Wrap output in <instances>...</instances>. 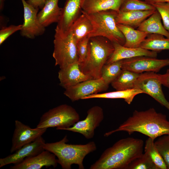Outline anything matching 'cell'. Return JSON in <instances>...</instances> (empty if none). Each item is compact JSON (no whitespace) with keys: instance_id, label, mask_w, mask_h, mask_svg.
Segmentation results:
<instances>
[{"instance_id":"cell-1","label":"cell","mask_w":169,"mask_h":169,"mask_svg":"<svg viewBox=\"0 0 169 169\" xmlns=\"http://www.w3.org/2000/svg\"><path fill=\"white\" fill-rule=\"evenodd\" d=\"M124 131L129 135L141 133L154 140L163 135L169 134V121L166 115L156 112L153 108L144 111L135 110L131 116L116 129L104 135L108 137L116 132Z\"/></svg>"},{"instance_id":"cell-2","label":"cell","mask_w":169,"mask_h":169,"mask_svg":"<svg viewBox=\"0 0 169 169\" xmlns=\"http://www.w3.org/2000/svg\"><path fill=\"white\" fill-rule=\"evenodd\" d=\"M144 142L131 137L120 139L105 149L90 169H127L130 164L143 154Z\"/></svg>"},{"instance_id":"cell-3","label":"cell","mask_w":169,"mask_h":169,"mask_svg":"<svg viewBox=\"0 0 169 169\" xmlns=\"http://www.w3.org/2000/svg\"><path fill=\"white\" fill-rule=\"evenodd\" d=\"M66 135L61 140L54 142L45 143L44 149L54 154L58 163L63 169H71L73 164H77L79 169H84L83 161L85 156L95 151L97 147L94 141L85 144H71Z\"/></svg>"},{"instance_id":"cell-4","label":"cell","mask_w":169,"mask_h":169,"mask_svg":"<svg viewBox=\"0 0 169 169\" xmlns=\"http://www.w3.org/2000/svg\"><path fill=\"white\" fill-rule=\"evenodd\" d=\"M114 50L112 43L107 38L101 36L90 37L86 58L79 64L80 70L92 79L101 78L103 67Z\"/></svg>"},{"instance_id":"cell-5","label":"cell","mask_w":169,"mask_h":169,"mask_svg":"<svg viewBox=\"0 0 169 169\" xmlns=\"http://www.w3.org/2000/svg\"><path fill=\"white\" fill-rule=\"evenodd\" d=\"M118 12L115 10H109L87 14L82 12L90 19L93 25V30L89 37L103 36L112 43L124 46L125 38L115 21Z\"/></svg>"},{"instance_id":"cell-6","label":"cell","mask_w":169,"mask_h":169,"mask_svg":"<svg viewBox=\"0 0 169 169\" xmlns=\"http://www.w3.org/2000/svg\"><path fill=\"white\" fill-rule=\"evenodd\" d=\"M55 31L53 56L55 60V65L61 68L78 62L77 42L71 32L69 30L64 32L57 27Z\"/></svg>"},{"instance_id":"cell-7","label":"cell","mask_w":169,"mask_h":169,"mask_svg":"<svg viewBox=\"0 0 169 169\" xmlns=\"http://www.w3.org/2000/svg\"><path fill=\"white\" fill-rule=\"evenodd\" d=\"M80 116L76 110L67 104H62L50 109L40 117L38 128L56 127V129L70 127L79 121Z\"/></svg>"},{"instance_id":"cell-8","label":"cell","mask_w":169,"mask_h":169,"mask_svg":"<svg viewBox=\"0 0 169 169\" xmlns=\"http://www.w3.org/2000/svg\"><path fill=\"white\" fill-rule=\"evenodd\" d=\"M161 85L158 74L151 71L146 72L140 74L133 89L140 90L142 93L150 95L169 111V102L165 97Z\"/></svg>"},{"instance_id":"cell-9","label":"cell","mask_w":169,"mask_h":169,"mask_svg":"<svg viewBox=\"0 0 169 169\" xmlns=\"http://www.w3.org/2000/svg\"><path fill=\"white\" fill-rule=\"evenodd\" d=\"M169 65V59H159L155 57L140 56L123 59L122 69L138 74L143 72H158Z\"/></svg>"},{"instance_id":"cell-10","label":"cell","mask_w":169,"mask_h":169,"mask_svg":"<svg viewBox=\"0 0 169 169\" xmlns=\"http://www.w3.org/2000/svg\"><path fill=\"white\" fill-rule=\"evenodd\" d=\"M104 118L102 108L99 106H95L88 110L87 116L84 120H79L72 126L61 130L79 133L86 139H91L94 137L95 130L100 125Z\"/></svg>"},{"instance_id":"cell-11","label":"cell","mask_w":169,"mask_h":169,"mask_svg":"<svg viewBox=\"0 0 169 169\" xmlns=\"http://www.w3.org/2000/svg\"><path fill=\"white\" fill-rule=\"evenodd\" d=\"M109 85L101 78L89 79L65 89L64 95L72 102L90 95L107 90Z\"/></svg>"},{"instance_id":"cell-12","label":"cell","mask_w":169,"mask_h":169,"mask_svg":"<svg viewBox=\"0 0 169 169\" xmlns=\"http://www.w3.org/2000/svg\"><path fill=\"white\" fill-rule=\"evenodd\" d=\"M15 128L12 141L10 152L13 153L23 146L36 140L46 131V128H32L20 121H15Z\"/></svg>"},{"instance_id":"cell-13","label":"cell","mask_w":169,"mask_h":169,"mask_svg":"<svg viewBox=\"0 0 169 169\" xmlns=\"http://www.w3.org/2000/svg\"><path fill=\"white\" fill-rule=\"evenodd\" d=\"M23 8V23L20 34L26 38L33 39L41 35L45 31V27L39 23L37 17L38 8H35L25 0H21Z\"/></svg>"},{"instance_id":"cell-14","label":"cell","mask_w":169,"mask_h":169,"mask_svg":"<svg viewBox=\"0 0 169 169\" xmlns=\"http://www.w3.org/2000/svg\"><path fill=\"white\" fill-rule=\"evenodd\" d=\"M45 143L42 136L35 141L26 144L13 153L0 159V167L10 164H15L25 158L36 155L44 150L43 146Z\"/></svg>"},{"instance_id":"cell-15","label":"cell","mask_w":169,"mask_h":169,"mask_svg":"<svg viewBox=\"0 0 169 169\" xmlns=\"http://www.w3.org/2000/svg\"><path fill=\"white\" fill-rule=\"evenodd\" d=\"M56 156L50 151L44 150L38 154L27 157L22 161L10 167V169H40L44 166L55 168L58 163Z\"/></svg>"},{"instance_id":"cell-16","label":"cell","mask_w":169,"mask_h":169,"mask_svg":"<svg viewBox=\"0 0 169 169\" xmlns=\"http://www.w3.org/2000/svg\"><path fill=\"white\" fill-rule=\"evenodd\" d=\"M83 0H66L56 27L64 32H68L73 23L82 13Z\"/></svg>"},{"instance_id":"cell-17","label":"cell","mask_w":169,"mask_h":169,"mask_svg":"<svg viewBox=\"0 0 169 169\" xmlns=\"http://www.w3.org/2000/svg\"><path fill=\"white\" fill-rule=\"evenodd\" d=\"M59 85L66 89L83 81L92 79L80 70L78 62L60 68L58 72Z\"/></svg>"},{"instance_id":"cell-18","label":"cell","mask_w":169,"mask_h":169,"mask_svg":"<svg viewBox=\"0 0 169 169\" xmlns=\"http://www.w3.org/2000/svg\"><path fill=\"white\" fill-rule=\"evenodd\" d=\"M114 50L106 64L115 61L140 56H147L156 58L157 52L141 47H126L115 43H112Z\"/></svg>"},{"instance_id":"cell-19","label":"cell","mask_w":169,"mask_h":169,"mask_svg":"<svg viewBox=\"0 0 169 169\" xmlns=\"http://www.w3.org/2000/svg\"><path fill=\"white\" fill-rule=\"evenodd\" d=\"M156 10L119 11L115 18L116 23V24H121L134 29L137 28L144 21Z\"/></svg>"},{"instance_id":"cell-20","label":"cell","mask_w":169,"mask_h":169,"mask_svg":"<svg viewBox=\"0 0 169 169\" xmlns=\"http://www.w3.org/2000/svg\"><path fill=\"white\" fill-rule=\"evenodd\" d=\"M59 1L47 0L41 10L38 13V21L44 27L59 22L62 9L58 6Z\"/></svg>"},{"instance_id":"cell-21","label":"cell","mask_w":169,"mask_h":169,"mask_svg":"<svg viewBox=\"0 0 169 169\" xmlns=\"http://www.w3.org/2000/svg\"><path fill=\"white\" fill-rule=\"evenodd\" d=\"M123 0H83L82 12L87 14L109 10L119 12Z\"/></svg>"},{"instance_id":"cell-22","label":"cell","mask_w":169,"mask_h":169,"mask_svg":"<svg viewBox=\"0 0 169 169\" xmlns=\"http://www.w3.org/2000/svg\"><path fill=\"white\" fill-rule=\"evenodd\" d=\"M160 13L156 10L148 18L141 23L137 29L148 34H160L169 38V32L162 25Z\"/></svg>"},{"instance_id":"cell-23","label":"cell","mask_w":169,"mask_h":169,"mask_svg":"<svg viewBox=\"0 0 169 169\" xmlns=\"http://www.w3.org/2000/svg\"><path fill=\"white\" fill-rule=\"evenodd\" d=\"M117 25L125 37V43L124 46L125 47H140L148 34L137 29L121 24H117Z\"/></svg>"},{"instance_id":"cell-24","label":"cell","mask_w":169,"mask_h":169,"mask_svg":"<svg viewBox=\"0 0 169 169\" xmlns=\"http://www.w3.org/2000/svg\"><path fill=\"white\" fill-rule=\"evenodd\" d=\"M69 30L72 33L77 43L80 40L89 36L93 30V25L86 14L82 13L72 24Z\"/></svg>"},{"instance_id":"cell-25","label":"cell","mask_w":169,"mask_h":169,"mask_svg":"<svg viewBox=\"0 0 169 169\" xmlns=\"http://www.w3.org/2000/svg\"><path fill=\"white\" fill-rule=\"evenodd\" d=\"M142 93V91L140 90L132 89L107 93L92 94L83 98L82 100L93 98L123 99L125 102L130 105L136 95Z\"/></svg>"},{"instance_id":"cell-26","label":"cell","mask_w":169,"mask_h":169,"mask_svg":"<svg viewBox=\"0 0 169 169\" xmlns=\"http://www.w3.org/2000/svg\"><path fill=\"white\" fill-rule=\"evenodd\" d=\"M140 74L122 69L119 74L111 83V85L117 91L133 89L134 84Z\"/></svg>"},{"instance_id":"cell-27","label":"cell","mask_w":169,"mask_h":169,"mask_svg":"<svg viewBox=\"0 0 169 169\" xmlns=\"http://www.w3.org/2000/svg\"><path fill=\"white\" fill-rule=\"evenodd\" d=\"M141 47L157 52L169 50V38L158 34H148Z\"/></svg>"},{"instance_id":"cell-28","label":"cell","mask_w":169,"mask_h":169,"mask_svg":"<svg viewBox=\"0 0 169 169\" xmlns=\"http://www.w3.org/2000/svg\"><path fill=\"white\" fill-rule=\"evenodd\" d=\"M122 60L105 64L101 71V78L109 85L118 76L122 70Z\"/></svg>"},{"instance_id":"cell-29","label":"cell","mask_w":169,"mask_h":169,"mask_svg":"<svg viewBox=\"0 0 169 169\" xmlns=\"http://www.w3.org/2000/svg\"><path fill=\"white\" fill-rule=\"evenodd\" d=\"M144 149V152L149 155L157 169H167L163 158L155 146L154 140L149 137L145 141Z\"/></svg>"},{"instance_id":"cell-30","label":"cell","mask_w":169,"mask_h":169,"mask_svg":"<svg viewBox=\"0 0 169 169\" xmlns=\"http://www.w3.org/2000/svg\"><path fill=\"white\" fill-rule=\"evenodd\" d=\"M151 4L141 0H123L120 8L121 12L136 10H156Z\"/></svg>"},{"instance_id":"cell-31","label":"cell","mask_w":169,"mask_h":169,"mask_svg":"<svg viewBox=\"0 0 169 169\" xmlns=\"http://www.w3.org/2000/svg\"><path fill=\"white\" fill-rule=\"evenodd\" d=\"M155 146L169 169V134L158 137L154 141Z\"/></svg>"},{"instance_id":"cell-32","label":"cell","mask_w":169,"mask_h":169,"mask_svg":"<svg viewBox=\"0 0 169 169\" xmlns=\"http://www.w3.org/2000/svg\"><path fill=\"white\" fill-rule=\"evenodd\" d=\"M127 169H157L149 155L143 153L140 157L132 161Z\"/></svg>"},{"instance_id":"cell-33","label":"cell","mask_w":169,"mask_h":169,"mask_svg":"<svg viewBox=\"0 0 169 169\" xmlns=\"http://www.w3.org/2000/svg\"><path fill=\"white\" fill-rule=\"evenodd\" d=\"M151 4L160 13L163 21V26L169 32V3L160 2Z\"/></svg>"},{"instance_id":"cell-34","label":"cell","mask_w":169,"mask_h":169,"mask_svg":"<svg viewBox=\"0 0 169 169\" xmlns=\"http://www.w3.org/2000/svg\"><path fill=\"white\" fill-rule=\"evenodd\" d=\"M90 38L89 36H87L80 40L77 43V49L79 64L84 60L87 56Z\"/></svg>"},{"instance_id":"cell-35","label":"cell","mask_w":169,"mask_h":169,"mask_svg":"<svg viewBox=\"0 0 169 169\" xmlns=\"http://www.w3.org/2000/svg\"><path fill=\"white\" fill-rule=\"evenodd\" d=\"M22 24L18 25H12L8 27H3L0 30V45H1L10 35L15 32L20 30Z\"/></svg>"},{"instance_id":"cell-36","label":"cell","mask_w":169,"mask_h":169,"mask_svg":"<svg viewBox=\"0 0 169 169\" xmlns=\"http://www.w3.org/2000/svg\"><path fill=\"white\" fill-rule=\"evenodd\" d=\"M159 79L162 84L169 89V69L164 74H158Z\"/></svg>"},{"instance_id":"cell-37","label":"cell","mask_w":169,"mask_h":169,"mask_svg":"<svg viewBox=\"0 0 169 169\" xmlns=\"http://www.w3.org/2000/svg\"><path fill=\"white\" fill-rule=\"evenodd\" d=\"M47 0H28L26 1L35 8L42 9Z\"/></svg>"},{"instance_id":"cell-38","label":"cell","mask_w":169,"mask_h":169,"mask_svg":"<svg viewBox=\"0 0 169 169\" xmlns=\"http://www.w3.org/2000/svg\"><path fill=\"white\" fill-rule=\"evenodd\" d=\"M144 1L150 4L160 2L169 3V0H144Z\"/></svg>"}]
</instances>
